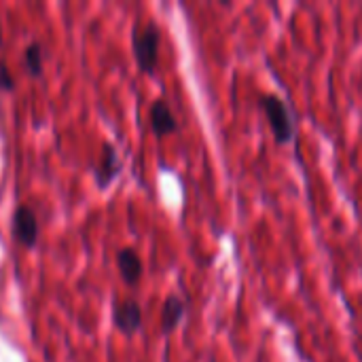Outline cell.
Masks as SVG:
<instances>
[{"label": "cell", "instance_id": "1", "mask_svg": "<svg viewBox=\"0 0 362 362\" xmlns=\"http://www.w3.org/2000/svg\"><path fill=\"white\" fill-rule=\"evenodd\" d=\"M259 104L265 110V116L269 121V128L274 132L276 142L288 145L295 138V121H293L290 108L284 104V100H280L278 95H272V93H265L259 100Z\"/></svg>", "mask_w": 362, "mask_h": 362}, {"label": "cell", "instance_id": "2", "mask_svg": "<svg viewBox=\"0 0 362 362\" xmlns=\"http://www.w3.org/2000/svg\"><path fill=\"white\" fill-rule=\"evenodd\" d=\"M134 55L145 72H153L159 58V28L151 22L145 28H134Z\"/></svg>", "mask_w": 362, "mask_h": 362}, {"label": "cell", "instance_id": "3", "mask_svg": "<svg viewBox=\"0 0 362 362\" xmlns=\"http://www.w3.org/2000/svg\"><path fill=\"white\" fill-rule=\"evenodd\" d=\"M13 233L18 237L20 244L24 246H34V241L39 237V222L36 216L30 208H18L15 216H13Z\"/></svg>", "mask_w": 362, "mask_h": 362}, {"label": "cell", "instance_id": "4", "mask_svg": "<svg viewBox=\"0 0 362 362\" xmlns=\"http://www.w3.org/2000/svg\"><path fill=\"white\" fill-rule=\"evenodd\" d=\"M114 324L121 333L132 335L142 324V309L136 301H123L114 307Z\"/></svg>", "mask_w": 362, "mask_h": 362}, {"label": "cell", "instance_id": "5", "mask_svg": "<svg viewBox=\"0 0 362 362\" xmlns=\"http://www.w3.org/2000/svg\"><path fill=\"white\" fill-rule=\"evenodd\" d=\"M151 128H153L155 136H168L178 130L176 116L166 100H157L151 106Z\"/></svg>", "mask_w": 362, "mask_h": 362}, {"label": "cell", "instance_id": "6", "mask_svg": "<svg viewBox=\"0 0 362 362\" xmlns=\"http://www.w3.org/2000/svg\"><path fill=\"white\" fill-rule=\"evenodd\" d=\"M116 267H119L121 278H123L128 284H136L140 280V276H142V261H140V257L132 248L119 250Z\"/></svg>", "mask_w": 362, "mask_h": 362}, {"label": "cell", "instance_id": "7", "mask_svg": "<svg viewBox=\"0 0 362 362\" xmlns=\"http://www.w3.org/2000/svg\"><path fill=\"white\" fill-rule=\"evenodd\" d=\"M185 316V303L180 301V297L176 295H170L163 303V309H161V328L163 333H172L180 320Z\"/></svg>", "mask_w": 362, "mask_h": 362}, {"label": "cell", "instance_id": "8", "mask_svg": "<svg viewBox=\"0 0 362 362\" xmlns=\"http://www.w3.org/2000/svg\"><path fill=\"white\" fill-rule=\"evenodd\" d=\"M119 172V159H116V153L112 147H104V153H102V161L98 166V180L104 185L108 182L114 174Z\"/></svg>", "mask_w": 362, "mask_h": 362}, {"label": "cell", "instance_id": "9", "mask_svg": "<svg viewBox=\"0 0 362 362\" xmlns=\"http://www.w3.org/2000/svg\"><path fill=\"white\" fill-rule=\"evenodd\" d=\"M24 62H26V68H28L30 72H34V74L41 72V68H43V51H41V47H39L36 43L30 45V47L26 49Z\"/></svg>", "mask_w": 362, "mask_h": 362}, {"label": "cell", "instance_id": "10", "mask_svg": "<svg viewBox=\"0 0 362 362\" xmlns=\"http://www.w3.org/2000/svg\"><path fill=\"white\" fill-rule=\"evenodd\" d=\"M11 85H13V79H11V74L7 72L5 64H0V87L11 89Z\"/></svg>", "mask_w": 362, "mask_h": 362}]
</instances>
